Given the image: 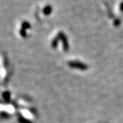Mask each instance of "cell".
Here are the masks:
<instances>
[{"label":"cell","instance_id":"cell-1","mask_svg":"<svg viewBox=\"0 0 123 123\" xmlns=\"http://www.w3.org/2000/svg\"><path fill=\"white\" fill-rule=\"evenodd\" d=\"M68 65L70 68L80 70H86L88 68V66L86 64L79 61H69L68 62Z\"/></svg>","mask_w":123,"mask_h":123},{"label":"cell","instance_id":"cell-2","mask_svg":"<svg viewBox=\"0 0 123 123\" xmlns=\"http://www.w3.org/2000/svg\"><path fill=\"white\" fill-rule=\"evenodd\" d=\"M58 38L62 40V45H63V49L64 51H68V49H69V44H68V40L66 36L64 35V33L62 32H60L57 35Z\"/></svg>","mask_w":123,"mask_h":123},{"label":"cell","instance_id":"cell-3","mask_svg":"<svg viewBox=\"0 0 123 123\" xmlns=\"http://www.w3.org/2000/svg\"><path fill=\"white\" fill-rule=\"evenodd\" d=\"M52 12V8L51 6H47L46 7H44V10H43V13L45 15H49Z\"/></svg>","mask_w":123,"mask_h":123},{"label":"cell","instance_id":"cell-4","mask_svg":"<svg viewBox=\"0 0 123 123\" xmlns=\"http://www.w3.org/2000/svg\"><path fill=\"white\" fill-rule=\"evenodd\" d=\"M59 40H60V39L58 38V37L53 38V40H52V42H51V46H52L53 48H56V47H57Z\"/></svg>","mask_w":123,"mask_h":123},{"label":"cell","instance_id":"cell-5","mask_svg":"<svg viewBox=\"0 0 123 123\" xmlns=\"http://www.w3.org/2000/svg\"><path fill=\"white\" fill-rule=\"evenodd\" d=\"M21 27H22V29H24V30L30 29V24L28 22L24 21V22H23V23L21 24Z\"/></svg>","mask_w":123,"mask_h":123},{"label":"cell","instance_id":"cell-6","mask_svg":"<svg viewBox=\"0 0 123 123\" xmlns=\"http://www.w3.org/2000/svg\"><path fill=\"white\" fill-rule=\"evenodd\" d=\"M20 34H21V36H22L23 38H26L27 37V33H26V31H25V30H24V29H21L20 30Z\"/></svg>","mask_w":123,"mask_h":123},{"label":"cell","instance_id":"cell-7","mask_svg":"<svg viewBox=\"0 0 123 123\" xmlns=\"http://www.w3.org/2000/svg\"><path fill=\"white\" fill-rule=\"evenodd\" d=\"M120 10L123 12V2H122V3L120 4Z\"/></svg>","mask_w":123,"mask_h":123}]
</instances>
